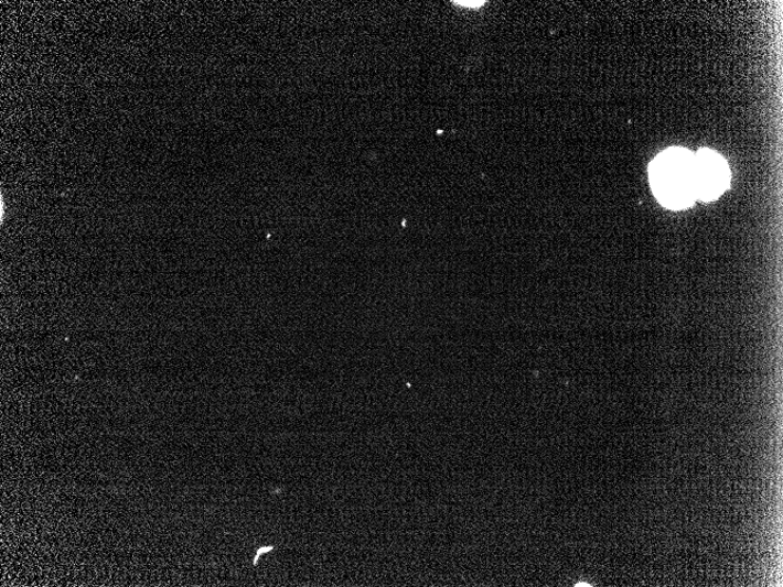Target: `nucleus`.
<instances>
[{
    "instance_id": "f257e3e1",
    "label": "nucleus",
    "mask_w": 783,
    "mask_h": 587,
    "mask_svg": "<svg viewBox=\"0 0 783 587\" xmlns=\"http://www.w3.org/2000/svg\"><path fill=\"white\" fill-rule=\"evenodd\" d=\"M648 173L652 191L664 207L683 210L697 200L694 153L669 149L652 161Z\"/></svg>"
},
{
    "instance_id": "7ed1b4c3",
    "label": "nucleus",
    "mask_w": 783,
    "mask_h": 587,
    "mask_svg": "<svg viewBox=\"0 0 783 587\" xmlns=\"http://www.w3.org/2000/svg\"><path fill=\"white\" fill-rule=\"evenodd\" d=\"M459 6L476 8L478 4H483V2H458Z\"/></svg>"
},
{
    "instance_id": "f03ea898",
    "label": "nucleus",
    "mask_w": 783,
    "mask_h": 587,
    "mask_svg": "<svg viewBox=\"0 0 783 587\" xmlns=\"http://www.w3.org/2000/svg\"><path fill=\"white\" fill-rule=\"evenodd\" d=\"M730 169L718 153L701 150L695 154V181L697 199H717L730 186Z\"/></svg>"
}]
</instances>
